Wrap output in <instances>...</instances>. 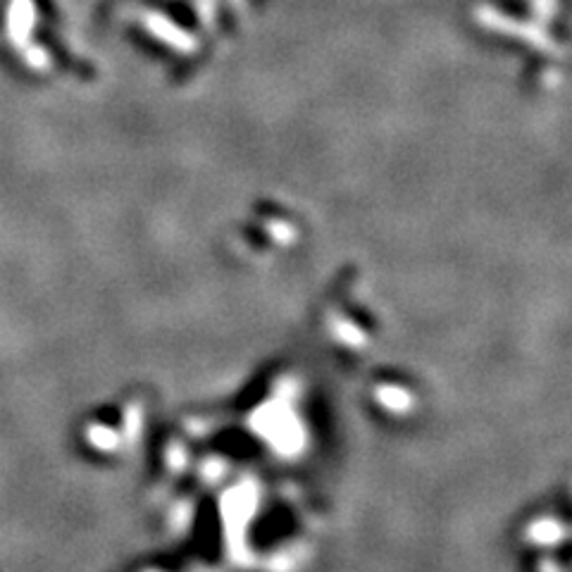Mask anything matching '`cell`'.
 <instances>
[]
</instances>
